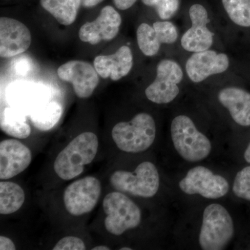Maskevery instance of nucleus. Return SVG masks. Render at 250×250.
I'll list each match as a JSON object with an SVG mask.
<instances>
[{"mask_svg": "<svg viewBox=\"0 0 250 250\" xmlns=\"http://www.w3.org/2000/svg\"><path fill=\"white\" fill-rule=\"evenodd\" d=\"M98 136L93 132H83L64 148L56 158L54 170L59 178L71 180L84 170L98 153Z\"/></svg>", "mask_w": 250, "mask_h": 250, "instance_id": "obj_1", "label": "nucleus"}, {"mask_svg": "<svg viewBox=\"0 0 250 250\" xmlns=\"http://www.w3.org/2000/svg\"><path fill=\"white\" fill-rule=\"evenodd\" d=\"M156 134L154 118L146 113L136 115L129 122H121L113 126L112 139L117 147L128 153L145 152L152 146Z\"/></svg>", "mask_w": 250, "mask_h": 250, "instance_id": "obj_2", "label": "nucleus"}, {"mask_svg": "<svg viewBox=\"0 0 250 250\" xmlns=\"http://www.w3.org/2000/svg\"><path fill=\"white\" fill-rule=\"evenodd\" d=\"M170 134L174 149L188 162H198L209 156V139L197 129L188 116H176L171 123Z\"/></svg>", "mask_w": 250, "mask_h": 250, "instance_id": "obj_3", "label": "nucleus"}, {"mask_svg": "<svg viewBox=\"0 0 250 250\" xmlns=\"http://www.w3.org/2000/svg\"><path fill=\"white\" fill-rule=\"evenodd\" d=\"M234 226L232 218L223 205L211 204L206 207L199 235V243L204 250L225 249L232 239Z\"/></svg>", "mask_w": 250, "mask_h": 250, "instance_id": "obj_4", "label": "nucleus"}, {"mask_svg": "<svg viewBox=\"0 0 250 250\" xmlns=\"http://www.w3.org/2000/svg\"><path fill=\"white\" fill-rule=\"evenodd\" d=\"M113 188L140 197L149 198L159 191L160 177L156 166L149 161L141 163L134 172L117 170L110 177Z\"/></svg>", "mask_w": 250, "mask_h": 250, "instance_id": "obj_5", "label": "nucleus"}, {"mask_svg": "<svg viewBox=\"0 0 250 250\" xmlns=\"http://www.w3.org/2000/svg\"><path fill=\"white\" fill-rule=\"evenodd\" d=\"M103 208L105 228L114 236L139 226L142 213L139 207L122 192H112L105 196Z\"/></svg>", "mask_w": 250, "mask_h": 250, "instance_id": "obj_6", "label": "nucleus"}, {"mask_svg": "<svg viewBox=\"0 0 250 250\" xmlns=\"http://www.w3.org/2000/svg\"><path fill=\"white\" fill-rule=\"evenodd\" d=\"M184 78V72L178 62L164 59L156 67L155 80L146 89L149 101L157 104L172 103L178 96L179 84Z\"/></svg>", "mask_w": 250, "mask_h": 250, "instance_id": "obj_7", "label": "nucleus"}, {"mask_svg": "<svg viewBox=\"0 0 250 250\" xmlns=\"http://www.w3.org/2000/svg\"><path fill=\"white\" fill-rule=\"evenodd\" d=\"M179 186L187 195H200L213 200L225 196L229 190V184L225 177L202 166L190 169Z\"/></svg>", "mask_w": 250, "mask_h": 250, "instance_id": "obj_8", "label": "nucleus"}, {"mask_svg": "<svg viewBox=\"0 0 250 250\" xmlns=\"http://www.w3.org/2000/svg\"><path fill=\"white\" fill-rule=\"evenodd\" d=\"M102 192L99 179L88 176L72 182L63 193L64 206L74 216L90 213L98 204Z\"/></svg>", "mask_w": 250, "mask_h": 250, "instance_id": "obj_9", "label": "nucleus"}, {"mask_svg": "<svg viewBox=\"0 0 250 250\" xmlns=\"http://www.w3.org/2000/svg\"><path fill=\"white\" fill-rule=\"evenodd\" d=\"M57 74L61 80L72 83L79 98H90L98 85L100 75L88 62L70 61L59 67Z\"/></svg>", "mask_w": 250, "mask_h": 250, "instance_id": "obj_10", "label": "nucleus"}, {"mask_svg": "<svg viewBox=\"0 0 250 250\" xmlns=\"http://www.w3.org/2000/svg\"><path fill=\"white\" fill-rule=\"evenodd\" d=\"M191 27L182 36L181 45L189 52H198L209 49L213 43L214 34L207 27L209 19L205 6L192 5L189 9Z\"/></svg>", "mask_w": 250, "mask_h": 250, "instance_id": "obj_11", "label": "nucleus"}, {"mask_svg": "<svg viewBox=\"0 0 250 250\" xmlns=\"http://www.w3.org/2000/svg\"><path fill=\"white\" fill-rule=\"evenodd\" d=\"M122 24L121 15L111 6H106L93 22H86L80 28L79 37L82 42L97 45L102 41H109L116 37Z\"/></svg>", "mask_w": 250, "mask_h": 250, "instance_id": "obj_12", "label": "nucleus"}, {"mask_svg": "<svg viewBox=\"0 0 250 250\" xmlns=\"http://www.w3.org/2000/svg\"><path fill=\"white\" fill-rule=\"evenodd\" d=\"M229 67V59L215 50L194 52L186 62L188 77L194 83H200L212 75L223 73Z\"/></svg>", "mask_w": 250, "mask_h": 250, "instance_id": "obj_13", "label": "nucleus"}, {"mask_svg": "<svg viewBox=\"0 0 250 250\" xmlns=\"http://www.w3.org/2000/svg\"><path fill=\"white\" fill-rule=\"evenodd\" d=\"M31 43L30 31L14 18H0V56L11 58L26 52Z\"/></svg>", "mask_w": 250, "mask_h": 250, "instance_id": "obj_14", "label": "nucleus"}, {"mask_svg": "<svg viewBox=\"0 0 250 250\" xmlns=\"http://www.w3.org/2000/svg\"><path fill=\"white\" fill-rule=\"evenodd\" d=\"M30 149L18 140L7 139L0 143V179L16 177L31 164Z\"/></svg>", "mask_w": 250, "mask_h": 250, "instance_id": "obj_15", "label": "nucleus"}, {"mask_svg": "<svg viewBox=\"0 0 250 250\" xmlns=\"http://www.w3.org/2000/svg\"><path fill=\"white\" fill-rule=\"evenodd\" d=\"M93 65L103 78H110L113 81L121 80L132 68V51L128 46H122L114 54L95 57Z\"/></svg>", "mask_w": 250, "mask_h": 250, "instance_id": "obj_16", "label": "nucleus"}, {"mask_svg": "<svg viewBox=\"0 0 250 250\" xmlns=\"http://www.w3.org/2000/svg\"><path fill=\"white\" fill-rule=\"evenodd\" d=\"M218 98L236 124L250 126V92L239 87H225L219 91Z\"/></svg>", "mask_w": 250, "mask_h": 250, "instance_id": "obj_17", "label": "nucleus"}, {"mask_svg": "<svg viewBox=\"0 0 250 250\" xmlns=\"http://www.w3.org/2000/svg\"><path fill=\"white\" fill-rule=\"evenodd\" d=\"M0 128L5 134L19 139H27L31 133L25 116L14 108H4L1 114Z\"/></svg>", "mask_w": 250, "mask_h": 250, "instance_id": "obj_18", "label": "nucleus"}, {"mask_svg": "<svg viewBox=\"0 0 250 250\" xmlns=\"http://www.w3.org/2000/svg\"><path fill=\"white\" fill-rule=\"evenodd\" d=\"M81 4V0H41L42 7L65 26L75 22Z\"/></svg>", "mask_w": 250, "mask_h": 250, "instance_id": "obj_19", "label": "nucleus"}, {"mask_svg": "<svg viewBox=\"0 0 250 250\" xmlns=\"http://www.w3.org/2000/svg\"><path fill=\"white\" fill-rule=\"evenodd\" d=\"M25 201L22 188L11 182H0V213L9 215L16 213Z\"/></svg>", "mask_w": 250, "mask_h": 250, "instance_id": "obj_20", "label": "nucleus"}, {"mask_svg": "<svg viewBox=\"0 0 250 250\" xmlns=\"http://www.w3.org/2000/svg\"><path fill=\"white\" fill-rule=\"evenodd\" d=\"M62 113V105L57 102H50L35 108L31 113V121L36 129L49 131L59 123Z\"/></svg>", "mask_w": 250, "mask_h": 250, "instance_id": "obj_21", "label": "nucleus"}, {"mask_svg": "<svg viewBox=\"0 0 250 250\" xmlns=\"http://www.w3.org/2000/svg\"><path fill=\"white\" fill-rule=\"evenodd\" d=\"M229 18L237 26L250 28V0H222Z\"/></svg>", "mask_w": 250, "mask_h": 250, "instance_id": "obj_22", "label": "nucleus"}, {"mask_svg": "<svg viewBox=\"0 0 250 250\" xmlns=\"http://www.w3.org/2000/svg\"><path fill=\"white\" fill-rule=\"evenodd\" d=\"M139 49L144 55L154 57L161 49V43L152 26L147 23L140 24L136 31Z\"/></svg>", "mask_w": 250, "mask_h": 250, "instance_id": "obj_23", "label": "nucleus"}, {"mask_svg": "<svg viewBox=\"0 0 250 250\" xmlns=\"http://www.w3.org/2000/svg\"><path fill=\"white\" fill-rule=\"evenodd\" d=\"M146 6L154 7L158 16L163 21L170 19L178 11L179 0H142Z\"/></svg>", "mask_w": 250, "mask_h": 250, "instance_id": "obj_24", "label": "nucleus"}, {"mask_svg": "<svg viewBox=\"0 0 250 250\" xmlns=\"http://www.w3.org/2000/svg\"><path fill=\"white\" fill-rule=\"evenodd\" d=\"M152 27L156 31L161 45H170L177 41L178 31L177 27L172 22L167 21H157L153 23Z\"/></svg>", "mask_w": 250, "mask_h": 250, "instance_id": "obj_25", "label": "nucleus"}, {"mask_svg": "<svg viewBox=\"0 0 250 250\" xmlns=\"http://www.w3.org/2000/svg\"><path fill=\"white\" fill-rule=\"evenodd\" d=\"M232 190L236 197L250 201V166H247L236 174Z\"/></svg>", "mask_w": 250, "mask_h": 250, "instance_id": "obj_26", "label": "nucleus"}, {"mask_svg": "<svg viewBox=\"0 0 250 250\" xmlns=\"http://www.w3.org/2000/svg\"><path fill=\"white\" fill-rule=\"evenodd\" d=\"M85 246L81 238L76 236H65L57 242L53 250H84Z\"/></svg>", "mask_w": 250, "mask_h": 250, "instance_id": "obj_27", "label": "nucleus"}, {"mask_svg": "<svg viewBox=\"0 0 250 250\" xmlns=\"http://www.w3.org/2000/svg\"><path fill=\"white\" fill-rule=\"evenodd\" d=\"M136 1L137 0H113V2L118 9L125 11L131 8Z\"/></svg>", "mask_w": 250, "mask_h": 250, "instance_id": "obj_28", "label": "nucleus"}, {"mask_svg": "<svg viewBox=\"0 0 250 250\" xmlns=\"http://www.w3.org/2000/svg\"><path fill=\"white\" fill-rule=\"evenodd\" d=\"M0 250H16L14 242L6 236H0Z\"/></svg>", "mask_w": 250, "mask_h": 250, "instance_id": "obj_29", "label": "nucleus"}, {"mask_svg": "<svg viewBox=\"0 0 250 250\" xmlns=\"http://www.w3.org/2000/svg\"><path fill=\"white\" fill-rule=\"evenodd\" d=\"M103 1L104 0H81L82 6L86 8L93 7Z\"/></svg>", "mask_w": 250, "mask_h": 250, "instance_id": "obj_30", "label": "nucleus"}, {"mask_svg": "<svg viewBox=\"0 0 250 250\" xmlns=\"http://www.w3.org/2000/svg\"><path fill=\"white\" fill-rule=\"evenodd\" d=\"M244 158L245 160L250 164V144L248 145L246 151H245Z\"/></svg>", "mask_w": 250, "mask_h": 250, "instance_id": "obj_31", "label": "nucleus"}, {"mask_svg": "<svg viewBox=\"0 0 250 250\" xmlns=\"http://www.w3.org/2000/svg\"><path fill=\"white\" fill-rule=\"evenodd\" d=\"M92 250H109L111 249H110V248H108V247H107V246H99L95 247V248H93V249H92Z\"/></svg>", "mask_w": 250, "mask_h": 250, "instance_id": "obj_32", "label": "nucleus"}, {"mask_svg": "<svg viewBox=\"0 0 250 250\" xmlns=\"http://www.w3.org/2000/svg\"><path fill=\"white\" fill-rule=\"evenodd\" d=\"M131 248H121V250H131Z\"/></svg>", "mask_w": 250, "mask_h": 250, "instance_id": "obj_33", "label": "nucleus"}]
</instances>
